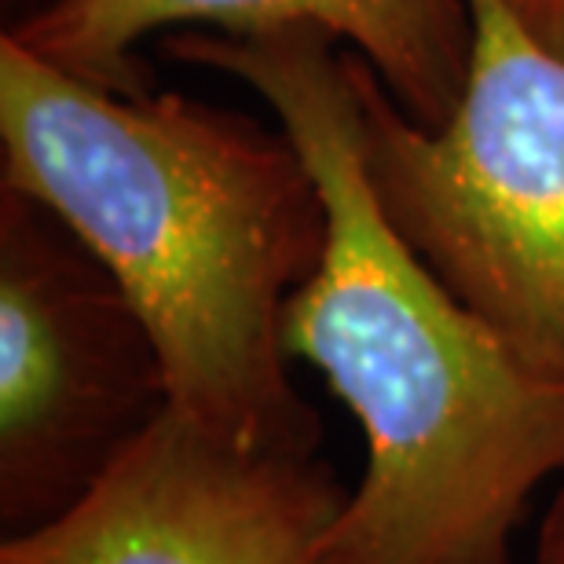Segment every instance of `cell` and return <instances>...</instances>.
Masks as SVG:
<instances>
[{
	"instance_id": "obj_8",
	"label": "cell",
	"mask_w": 564,
	"mask_h": 564,
	"mask_svg": "<svg viewBox=\"0 0 564 564\" xmlns=\"http://www.w3.org/2000/svg\"><path fill=\"white\" fill-rule=\"evenodd\" d=\"M528 564H564V484L550 502L543 524H539Z\"/></svg>"
},
{
	"instance_id": "obj_5",
	"label": "cell",
	"mask_w": 564,
	"mask_h": 564,
	"mask_svg": "<svg viewBox=\"0 0 564 564\" xmlns=\"http://www.w3.org/2000/svg\"><path fill=\"white\" fill-rule=\"evenodd\" d=\"M348 488L315 451L242 447L165 408L0 564H330Z\"/></svg>"
},
{
	"instance_id": "obj_3",
	"label": "cell",
	"mask_w": 564,
	"mask_h": 564,
	"mask_svg": "<svg viewBox=\"0 0 564 564\" xmlns=\"http://www.w3.org/2000/svg\"><path fill=\"white\" fill-rule=\"evenodd\" d=\"M473 59L425 129L345 48L359 154L425 264L546 378L564 381V55L506 0H469Z\"/></svg>"
},
{
	"instance_id": "obj_7",
	"label": "cell",
	"mask_w": 564,
	"mask_h": 564,
	"mask_svg": "<svg viewBox=\"0 0 564 564\" xmlns=\"http://www.w3.org/2000/svg\"><path fill=\"white\" fill-rule=\"evenodd\" d=\"M506 8H510L546 48L564 55V0H506Z\"/></svg>"
},
{
	"instance_id": "obj_2",
	"label": "cell",
	"mask_w": 564,
	"mask_h": 564,
	"mask_svg": "<svg viewBox=\"0 0 564 564\" xmlns=\"http://www.w3.org/2000/svg\"><path fill=\"white\" fill-rule=\"evenodd\" d=\"M0 187L48 206L121 282L169 408L242 447L315 451L282 315L323 253L326 206L286 129L93 85L0 33Z\"/></svg>"
},
{
	"instance_id": "obj_6",
	"label": "cell",
	"mask_w": 564,
	"mask_h": 564,
	"mask_svg": "<svg viewBox=\"0 0 564 564\" xmlns=\"http://www.w3.org/2000/svg\"><path fill=\"white\" fill-rule=\"evenodd\" d=\"M330 33L425 129L444 126L473 59L469 0H55L11 33L93 85L143 93L140 44L184 30Z\"/></svg>"
},
{
	"instance_id": "obj_9",
	"label": "cell",
	"mask_w": 564,
	"mask_h": 564,
	"mask_svg": "<svg viewBox=\"0 0 564 564\" xmlns=\"http://www.w3.org/2000/svg\"><path fill=\"white\" fill-rule=\"evenodd\" d=\"M55 0H0V11H4V30L22 26L26 19H33L37 11H44Z\"/></svg>"
},
{
	"instance_id": "obj_4",
	"label": "cell",
	"mask_w": 564,
	"mask_h": 564,
	"mask_svg": "<svg viewBox=\"0 0 564 564\" xmlns=\"http://www.w3.org/2000/svg\"><path fill=\"white\" fill-rule=\"evenodd\" d=\"M165 408L121 282L48 206L0 187V535L74 506Z\"/></svg>"
},
{
	"instance_id": "obj_1",
	"label": "cell",
	"mask_w": 564,
	"mask_h": 564,
	"mask_svg": "<svg viewBox=\"0 0 564 564\" xmlns=\"http://www.w3.org/2000/svg\"><path fill=\"white\" fill-rule=\"evenodd\" d=\"M162 48L253 88L319 180L326 242L282 341L364 436L330 564H513L528 506L564 477V381L528 364L392 224L359 154L345 44L293 26L184 30Z\"/></svg>"
}]
</instances>
